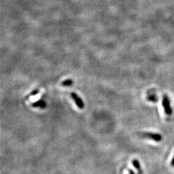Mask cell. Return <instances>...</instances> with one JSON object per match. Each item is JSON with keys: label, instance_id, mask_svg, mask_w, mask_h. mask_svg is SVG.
Instances as JSON below:
<instances>
[{"label": "cell", "instance_id": "cell-1", "mask_svg": "<svg viewBox=\"0 0 174 174\" xmlns=\"http://www.w3.org/2000/svg\"><path fill=\"white\" fill-rule=\"evenodd\" d=\"M162 105L164 108L165 114L168 115H171L172 114V108L171 107L170 101L167 95H164L162 101Z\"/></svg>", "mask_w": 174, "mask_h": 174}, {"label": "cell", "instance_id": "cell-6", "mask_svg": "<svg viewBox=\"0 0 174 174\" xmlns=\"http://www.w3.org/2000/svg\"><path fill=\"white\" fill-rule=\"evenodd\" d=\"M73 84V81L72 80H67L61 83V85L63 86H68Z\"/></svg>", "mask_w": 174, "mask_h": 174}, {"label": "cell", "instance_id": "cell-2", "mask_svg": "<svg viewBox=\"0 0 174 174\" xmlns=\"http://www.w3.org/2000/svg\"><path fill=\"white\" fill-rule=\"evenodd\" d=\"M141 135L148 139H152L155 142H160L163 139V137L160 133H154V132H143Z\"/></svg>", "mask_w": 174, "mask_h": 174}, {"label": "cell", "instance_id": "cell-7", "mask_svg": "<svg viewBox=\"0 0 174 174\" xmlns=\"http://www.w3.org/2000/svg\"><path fill=\"white\" fill-rule=\"evenodd\" d=\"M39 89H37V90L36 89L33 92H32L30 95V96H35V95H36V94H37L39 93Z\"/></svg>", "mask_w": 174, "mask_h": 174}, {"label": "cell", "instance_id": "cell-3", "mask_svg": "<svg viewBox=\"0 0 174 174\" xmlns=\"http://www.w3.org/2000/svg\"><path fill=\"white\" fill-rule=\"evenodd\" d=\"M71 98H72L74 101L75 102L76 105L77 107L80 109H83L85 107V103L81 99V98L78 96V95L76 92H72L70 94Z\"/></svg>", "mask_w": 174, "mask_h": 174}, {"label": "cell", "instance_id": "cell-8", "mask_svg": "<svg viewBox=\"0 0 174 174\" xmlns=\"http://www.w3.org/2000/svg\"><path fill=\"white\" fill-rule=\"evenodd\" d=\"M170 164L172 167H174V155L173 156V158H172V159L171 161V163H170Z\"/></svg>", "mask_w": 174, "mask_h": 174}, {"label": "cell", "instance_id": "cell-9", "mask_svg": "<svg viewBox=\"0 0 174 174\" xmlns=\"http://www.w3.org/2000/svg\"><path fill=\"white\" fill-rule=\"evenodd\" d=\"M128 173H129V174H136V173L134 172L132 170H131V169H130V170H128Z\"/></svg>", "mask_w": 174, "mask_h": 174}, {"label": "cell", "instance_id": "cell-4", "mask_svg": "<svg viewBox=\"0 0 174 174\" xmlns=\"http://www.w3.org/2000/svg\"><path fill=\"white\" fill-rule=\"evenodd\" d=\"M32 107L34 108H45L46 107V102L43 100H39L37 101H36L32 104Z\"/></svg>", "mask_w": 174, "mask_h": 174}, {"label": "cell", "instance_id": "cell-5", "mask_svg": "<svg viewBox=\"0 0 174 174\" xmlns=\"http://www.w3.org/2000/svg\"><path fill=\"white\" fill-rule=\"evenodd\" d=\"M132 164L134 167V168H135L139 172V173L141 174L142 173V169H141V164H140L139 161L137 159H133V160H132Z\"/></svg>", "mask_w": 174, "mask_h": 174}, {"label": "cell", "instance_id": "cell-10", "mask_svg": "<svg viewBox=\"0 0 174 174\" xmlns=\"http://www.w3.org/2000/svg\"><path fill=\"white\" fill-rule=\"evenodd\" d=\"M138 174H141V173H138Z\"/></svg>", "mask_w": 174, "mask_h": 174}]
</instances>
